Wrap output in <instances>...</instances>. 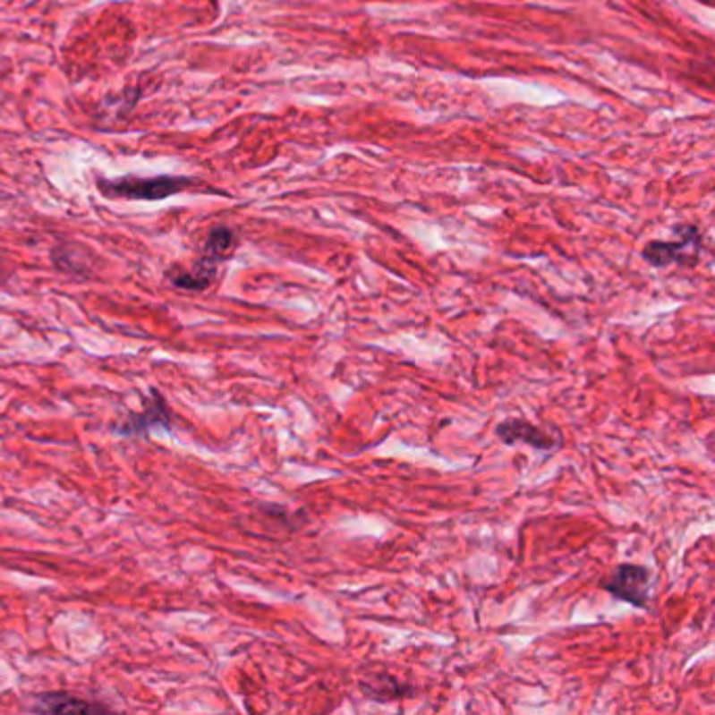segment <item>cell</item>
Segmentation results:
<instances>
[{
  "label": "cell",
  "instance_id": "obj_5",
  "mask_svg": "<svg viewBox=\"0 0 715 715\" xmlns=\"http://www.w3.org/2000/svg\"><path fill=\"white\" fill-rule=\"evenodd\" d=\"M218 262L210 259V256H201V260H198L192 271H183V273H168V277L176 288L181 290H192V292H201L206 290L208 285L212 284L214 275H217Z\"/></svg>",
  "mask_w": 715,
  "mask_h": 715
},
{
  "label": "cell",
  "instance_id": "obj_6",
  "mask_svg": "<svg viewBox=\"0 0 715 715\" xmlns=\"http://www.w3.org/2000/svg\"><path fill=\"white\" fill-rule=\"evenodd\" d=\"M156 424L168 426V407L166 403L160 399V395H154V401L149 403L143 413L131 415L126 424L122 426V432H124V435H143L145 430H149V428Z\"/></svg>",
  "mask_w": 715,
  "mask_h": 715
},
{
  "label": "cell",
  "instance_id": "obj_1",
  "mask_svg": "<svg viewBox=\"0 0 715 715\" xmlns=\"http://www.w3.org/2000/svg\"><path fill=\"white\" fill-rule=\"evenodd\" d=\"M99 192L107 198H122V200H148L157 201L166 200L170 195H176L193 185L187 176H120V179H99Z\"/></svg>",
  "mask_w": 715,
  "mask_h": 715
},
{
  "label": "cell",
  "instance_id": "obj_2",
  "mask_svg": "<svg viewBox=\"0 0 715 715\" xmlns=\"http://www.w3.org/2000/svg\"><path fill=\"white\" fill-rule=\"evenodd\" d=\"M649 582L651 573L646 566L619 565L613 575L602 583V588L619 600L634 604V607H646L649 604Z\"/></svg>",
  "mask_w": 715,
  "mask_h": 715
},
{
  "label": "cell",
  "instance_id": "obj_7",
  "mask_svg": "<svg viewBox=\"0 0 715 715\" xmlns=\"http://www.w3.org/2000/svg\"><path fill=\"white\" fill-rule=\"evenodd\" d=\"M34 711L67 713V711H103L101 705H90L87 701L70 694H42L34 701Z\"/></svg>",
  "mask_w": 715,
  "mask_h": 715
},
{
  "label": "cell",
  "instance_id": "obj_3",
  "mask_svg": "<svg viewBox=\"0 0 715 715\" xmlns=\"http://www.w3.org/2000/svg\"><path fill=\"white\" fill-rule=\"evenodd\" d=\"M495 435H498L499 441L506 445L524 443L535 449H552L556 445V438L549 437L548 432H543L541 428H537L535 424H531V421L521 418H512L502 421V424H498Z\"/></svg>",
  "mask_w": 715,
  "mask_h": 715
},
{
  "label": "cell",
  "instance_id": "obj_4",
  "mask_svg": "<svg viewBox=\"0 0 715 715\" xmlns=\"http://www.w3.org/2000/svg\"><path fill=\"white\" fill-rule=\"evenodd\" d=\"M677 231L684 235L677 242H651L644 248V259L651 262L652 267H668L671 262H680L684 259L688 246H701V235L694 227H677Z\"/></svg>",
  "mask_w": 715,
  "mask_h": 715
},
{
  "label": "cell",
  "instance_id": "obj_8",
  "mask_svg": "<svg viewBox=\"0 0 715 715\" xmlns=\"http://www.w3.org/2000/svg\"><path fill=\"white\" fill-rule=\"evenodd\" d=\"M235 243L237 242L234 231L227 227H217L210 231V235H208L204 254L210 256V259H214L217 262H221L225 259H229L231 252L235 250Z\"/></svg>",
  "mask_w": 715,
  "mask_h": 715
},
{
  "label": "cell",
  "instance_id": "obj_9",
  "mask_svg": "<svg viewBox=\"0 0 715 715\" xmlns=\"http://www.w3.org/2000/svg\"><path fill=\"white\" fill-rule=\"evenodd\" d=\"M362 688L365 690V694L371 696L374 701H393L399 699L403 694H407V688H403L396 677L384 674L378 676L376 682H363Z\"/></svg>",
  "mask_w": 715,
  "mask_h": 715
}]
</instances>
